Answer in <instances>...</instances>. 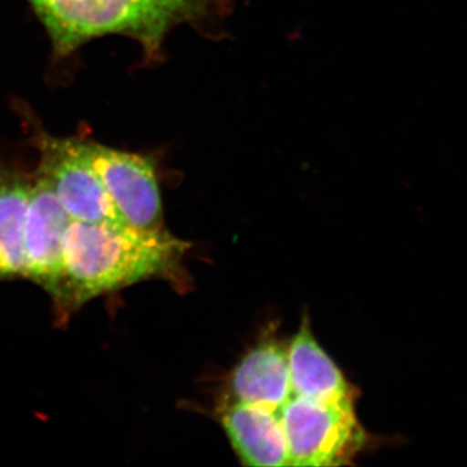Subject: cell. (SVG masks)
Instances as JSON below:
<instances>
[{"label": "cell", "instance_id": "1", "mask_svg": "<svg viewBox=\"0 0 467 467\" xmlns=\"http://www.w3.org/2000/svg\"><path fill=\"white\" fill-rule=\"evenodd\" d=\"M190 243L167 227L137 229L125 223L70 221L63 244L60 275L50 297L57 322L103 295L147 281H165L186 290L183 260Z\"/></svg>", "mask_w": 467, "mask_h": 467}, {"label": "cell", "instance_id": "2", "mask_svg": "<svg viewBox=\"0 0 467 467\" xmlns=\"http://www.w3.org/2000/svg\"><path fill=\"white\" fill-rule=\"evenodd\" d=\"M58 57L98 36L121 34L156 58L165 36L182 23H207L187 0H29Z\"/></svg>", "mask_w": 467, "mask_h": 467}, {"label": "cell", "instance_id": "3", "mask_svg": "<svg viewBox=\"0 0 467 467\" xmlns=\"http://www.w3.org/2000/svg\"><path fill=\"white\" fill-rule=\"evenodd\" d=\"M290 466L350 465L368 435L355 404H327L292 396L281 410Z\"/></svg>", "mask_w": 467, "mask_h": 467}, {"label": "cell", "instance_id": "4", "mask_svg": "<svg viewBox=\"0 0 467 467\" xmlns=\"http://www.w3.org/2000/svg\"><path fill=\"white\" fill-rule=\"evenodd\" d=\"M36 147L39 164L36 174L46 181L73 221L124 223L86 158L81 140L42 133L36 137Z\"/></svg>", "mask_w": 467, "mask_h": 467}, {"label": "cell", "instance_id": "5", "mask_svg": "<svg viewBox=\"0 0 467 467\" xmlns=\"http://www.w3.org/2000/svg\"><path fill=\"white\" fill-rule=\"evenodd\" d=\"M81 147L125 223L143 230L164 229L161 192L152 159L92 140H81Z\"/></svg>", "mask_w": 467, "mask_h": 467}, {"label": "cell", "instance_id": "6", "mask_svg": "<svg viewBox=\"0 0 467 467\" xmlns=\"http://www.w3.org/2000/svg\"><path fill=\"white\" fill-rule=\"evenodd\" d=\"M70 221L46 181L34 173L24 226V279L38 285L48 295L60 275L64 236Z\"/></svg>", "mask_w": 467, "mask_h": 467}, {"label": "cell", "instance_id": "7", "mask_svg": "<svg viewBox=\"0 0 467 467\" xmlns=\"http://www.w3.org/2000/svg\"><path fill=\"white\" fill-rule=\"evenodd\" d=\"M223 401L243 402L281 413L292 398L288 349L275 339L254 347L234 368Z\"/></svg>", "mask_w": 467, "mask_h": 467}, {"label": "cell", "instance_id": "8", "mask_svg": "<svg viewBox=\"0 0 467 467\" xmlns=\"http://www.w3.org/2000/svg\"><path fill=\"white\" fill-rule=\"evenodd\" d=\"M218 414L243 465L290 466L281 413L243 402L223 400Z\"/></svg>", "mask_w": 467, "mask_h": 467}, {"label": "cell", "instance_id": "9", "mask_svg": "<svg viewBox=\"0 0 467 467\" xmlns=\"http://www.w3.org/2000/svg\"><path fill=\"white\" fill-rule=\"evenodd\" d=\"M292 396L327 404H356L358 391L321 348L304 319L288 348Z\"/></svg>", "mask_w": 467, "mask_h": 467}, {"label": "cell", "instance_id": "10", "mask_svg": "<svg viewBox=\"0 0 467 467\" xmlns=\"http://www.w3.org/2000/svg\"><path fill=\"white\" fill-rule=\"evenodd\" d=\"M32 175L0 167V282L24 278V226Z\"/></svg>", "mask_w": 467, "mask_h": 467}, {"label": "cell", "instance_id": "11", "mask_svg": "<svg viewBox=\"0 0 467 467\" xmlns=\"http://www.w3.org/2000/svg\"><path fill=\"white\" fill-rule=\"evenodd\" d=\"M187 2L198 9L207 21L211 18L221 17L227 11V0H187Z\"/></svg>", "mask_w": 467, "mask_h": 467}]
</instances>
